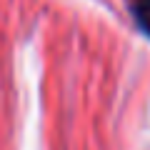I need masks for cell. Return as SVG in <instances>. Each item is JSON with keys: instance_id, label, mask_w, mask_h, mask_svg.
Wrapping results in <instances>:
<instances>
[{"instance_id": "6da1fadb", "label": "cell", "mask_w": 150, "mask_h": 150, "mask_svg": "<svg viewBox=\"0 0 150 150\" xmlns=\"http://www.w3.org/2000/svg\"><path fill=\"white\" fill-rule=\"evenodd\" d=\"M130 10H133V18L138 23V28L150 38V0H133Z\"/></svg>"}]
</instances>
